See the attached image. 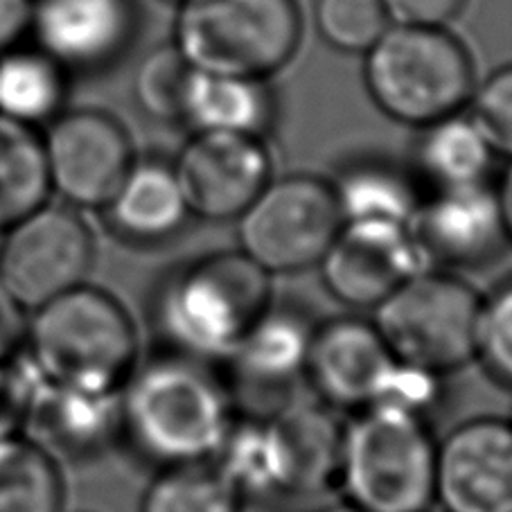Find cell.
<instances>
[{
	"mask_svg": "<svg viewBox=\"0 0 512 512\" xmlns=\"http://www.w3.org/2000/svg\"><path fill=\"white\" fill-rule=\"evenodd\" d=\"M343 222H388L411 226L425 194L413 176L386 158H357L330 181Z\"/></svg>",
	"mask_w": 512,
	"mask_h": 512,
	"instance_id": "603a6c76",
	"label": "cell"
},
{
	"mask_svg": "<svg viewBox=\"0 0 512 512\" xmlns=\"http://www.w3.org/2000/svg\"><path fill=\"white\" fill-rule=\"evenodd\" d=\"M434 501L443 512H512V420H463L436 445Z\"/></svg>",
	"mask_w": 512,
	"mask_h": 512,
	"instance_id": "5bb4252c",
	"label": "cell"
},
{
	"mask_svg": "<svg viewBox=\"0 0 512 512\" xmlns=\"http://www.w3.org/2000/svg\"><path fill=\"white\" fill-rule=\"evenodd\" d=\"M397 359L375 323L364 316H334L314 328L305 384L314 400L355 413L375 404Z\"/></svg>",
	"mask_w": 512,
	"mask_h": 512,
	"instance_id": "9a60e30c",
	"label": "cell"
},
{
	"mask_svg": "<svg viewBox=\"0 0 512 512\" xmlns=\"http://www.w3.org/2000/svg\"><path fill=\"white\" fill-rule=\"evenodd\" d=\"M465 111L488 140L492 152L512 161V64L476 82Z\"/></svg>",
	"mask_w": 512,
	"mask_h": 512,
	"instance_id": "4dcf8cb0",
	"label": "cell"
},
{
	"mask_svg": "<svg viewBox=\"0 0 512 512\" xmlns=\"http://www.w3.org/2000/svg\"><path fill=\"white\" fill-rule=\"evenodd\" d=\"M136 32V0H37L30 41L70 75H95L127 55Z\"/></svg>",
	"mask_w": 512,
	"mask_h": 512,
	"instance_id": "e0dca14e",
	"label": "cell"
},
{
	"mask_svg": "<svg viewBox=\"0 0 512 512\" xmlns=\"http://www.w3.org/2000/svg\"><path fill=\"white\" fill-rule=\"evenodd\" d=\"M497 154L467 111L422 127L413 147L411 172L431 190L490 183Z\"/></svg>",
	"mask_w": 512,
	"mask_h": 512,
	"instance_id": "7402d4cb",
	"label": "cell"
},
{
	"mask_svg": "<svg viewBox=\"0 0 512 512\" xmlns=\"http://www.w3.org/2000/svg\"><path fill=\"white\" fill-rule=\"evenodd\" d=\"M316 512H361V510L350 506V503H346V501H341V503H332V506H323Z\"/></svg>",
	"mask_w": 512,
	"mask_h": 512,
	"instance_id": "8d00e7d4",
	"label": "cell"
},
{
	"mask_svg": "<svg viewBox=\"0 0 512 512\" xmlns=\"http://www.w3.org/2000/svg\"><path fill=\"white\" fill-rule=\"evenodd\" d=\"M510 420H512V418H510Z\"/></svg>",
	"mask_w": 512,
	"mask_h": 512,
	"instance_id": "74e56055",
	"label": "cell"
},
{
	"mask_svg": "<svg viewBox=\"0 0 512 512\" xmlns=\"http://www.w3.org/2000/svg\"><path fill=\"white\" fill-rule=\"evenodd\" d=\"M107 233L131 249H161L194 222L172 161L136 156L102 210Z\"/></svg>",
	"mask_w": 512,
	"mask_h": 512,
	"instance_id": "ffe728a7",
	"label": "cell"
},
{
	"mask_svg": "<svg viewBox=\"0 0 512 512\" xmlns=\"http://www.w3.org/2000/svg\"><path fill=\"white\" fill-rule=\"evenodd\" d=\"M364 84L386 118L422 129L467 109L476 66L449 28L391 23L364 52Z\"/></svg>",
	"mask_w": 512,
	"mask_h": 512,
	"instance_id": "5b68a950",
	"label": "cell"
},
{
	"mask_svg": "<svg viewBox=\"0 0 512 512\" xmlns=\"http://www.w3.org/2000/svg\"><path fill=\"white\" fill-rule=\"evenodd\" d=\"M316 323L303 305L273 298L233 355L219 366L237 411L269 416L294 400L296 388L305 384Z\"/></svg>",
	"mask_w": 512,
	"mask_h": 512,
	"instance_id": "8fae6325",
	"label": "cell"
},
{
	"mask_svg": "<svg viewBox=\"0 0 512 512\" xmlns=\"http://www.w3.org/2000/svg\"><path fill=\"white\" fill-rule=\"evenodd\" d=\"M479 312V289L431 267L393 291L370 321L397 361L447 377L474 364Z\"/></svg>",
	"mask_w": 512,
	"mask_h": 512,
	"instance_id": "52a82bcc",
	"label": "cell"
},
{
	"mask_svg": "<svg viewBox=\"0 0 512 512\" xmlns=\"http://www.w3.org/2000/svg\"><path fill=\"white\" fill-rule=\"evenodd\" d=\"M50 199L41 129L0 116V233Z\"/></svg>",
	"mask_w": 512,
	"mask_h": 512,
	"instance_id": "d4e9b609",
	"label": "cell"
},
{
	"mask_svg": "<svg viewBox=\"0 0 512 512\" xmlns=\"http://www.w3.org/2000/svg\"><path fill=\"white\" fill-rule=\"evenodd\" d=\"M494 192H497L503 231H506L508 244L512 246V161H508V167L503 170L499 183L494 185Z\"/></svg>",
	"mask_w": 512,
	"mask_h": 512,
	"instance_id": "d590c367",
	"label": "cell"
},
{
	"mask_svg": "<svg viewBox=\"0 0 512 512\" xmlns=\"http://www.w3.org/2000/svg\"><path fill=\"white\" fill-rule=\"evenodd\" d=\"M382 3L393 23L449 28V23L463 14L470 0H382Z\"/></svg>",
	"mask_w": 512,
	"mask_h": 512,
	"instance_id": "d6a6232c",
	"label": "cell"
},
{
	"mask_svg": "<svg viewBox=\"0 0 512 512\" xmlns=\"http://www.w3.org/2000/svg\"><path fill=\"white\" fill-rule=\"evenodd\" d=\"M278 120L269 79L194 70L183 95L181 122L192 134L267 138Z\"/></svg>",
	"mask_w": 512,
	"mask_h": 512,
	"instance_id": "44dd1931",
	"label": "cell"
},
{
	"mask_svg": "<svg viewBox=\"0 0 512 512\" xmlns=\"http://www.w3.org/2000/svg\"><path fill=\"white\" fill-rule=\"evenodd\" d=\"M411 233L429 267L454 273L481 269L510 246L492 183L431 190L420 201Z\"/></svg>",
	"mask_w": 512,
	"mask_h": 512,
	"instance_id": "2e32d148",
	"label": "cell"
},
{
	"mask_svg": "<svg viewBox=\"0 0 512 512\" xmlns=\"http://www.w3.org/2000/svg\"><path fill=\"white\" fill-rule=\"evenodd\" d=\"M314 23L330 48L364 55L393 21L382 0H316Z\"/></svg>",
	"mask_w": 512,
	"mask_h": 512,
	"instance_id": "f1b7e54d",
	"label": "cell"
},
{
	"mask_svg": "<svg viewBox=\"0 0 512 512\" xmlns=\"http://www.w3.org/2000/svg\"><path fill=\"white\" fill-rule=\"evenodd\" d=\"M431 269L411 226L343 222L319 262L328 294L350 312H373L406 280Z\"/></svg>",
	"mask_w": 512,
	"mask_h": 512,
	"instance_id": "7c38bea8",
	"label": "cell"
},
{
	"mask_svg": "<svg viewBox=\"0 0 512 512\" xmlns=\"http://www.w3.org/2000/svg\"><path fill=\"white\" fill-rule=\"evenodd\" d=\"M37 375L28 361L0 364V440L23 434Z\"/></svg>",
	"mask_w": 512,
	"mask_h": 512,
	"instance_id": "1f68e13d",
	"label": "cell"
},
{
	"mask_svg": "<svg viewBox=\"0 0 512 512\" xmlns=\"http://www.w3.org/2000/svg\"><path fill=\"white\" fill-rule=\"evenodd\" d=\"M37 0H0V55L28 43Z\"/></svg>",
	"mask_w": 512,
	"mask_h": 512,
	"instance_id": "e575fe53",
	"label": "cell"
},
{
	"mask_svg": "<svg viewBox=\"0 0 512 512\" xmlns=\"http://www.w3.org/2000/svg\"><path fill=\"white\" fill-rule=\"evenodd\" d=\"M0 235V285L28 312L91 276L95 235L82 210L48 201Z\"/></svg>",
	"mask_w": 512,
	"mask_h": 512,
	"instance_id": "9c48e42d",
	"label": "cell"
},
{
	"mask_svg": "<svg viewBox=\"0 0 512 512\" xmlns=\"http://www.w3.org/2000/svg\"><path fill=\"white\" fill-rule=\"evenodd\" d=\"M61 465L25 436L0 440V512H64Z\"/></svg>",
	"mask_w": 512,
	"mask_h": 512,
	"instance_id": "484cf974",
	"label": "cell"
},
{
	"mask_svg": "<svg viewBox=\"0 0 512 512\" xmlns=\"http://www.w3.org/2000/svg\"><path fill=\"white\" fill-rule=\"evenodd\" d=\"M244 501L213 463L158 470L138 512H242Z\"/></svg>",
	"mask_w": 512,
	"mask_h": 512,
	"instance_id": "4316f807",
	"label": "cell"
},
{
	"mask_svg": "<svg viewBox=\"0 0 512 512\" xmlns=\"http://www.w3.org/2000/svg\"><path fill=\"white\" fill-rule=\"evenodd\" d=\"M235 224L237 249L273 278L319 267L343 217L328 179L287 174L271 179Z\"/></svg>",
	"mask_w": 512,
	"mask_h": 512,
	"instance_id": "ba28073f",
	"label": "cell"
},
{
	"mask_svg": "<svg viewBox=\"0 0 512 512\" xmlns=\"http://www.w3.org/2000/svg\"><path fill=\"white\" fill-rule=\"evenodd\" d=\"M273 298V278L240 249L210 251L156 276L145 316L156 348L219 368Z\"/></svg>",
	"mask_w": 512,
	"mask_h": 512,
	"instance_id": "7a4b0ae2",
	"label": "cell"
},
{
	"mask_svg": "<svg viewBox=\"0 0 512 512\" xmlns=\"http://www.w3.org/2000/svg\"><path fill=\"white\" fill-rule=\"evenodd\" d=\"M282 503L314 501L337 490L343 422L319 400H294L269 416Z\"/></svg>",
	"mask_w": 512,
	"mask_h": 512,
	"instance_id": "ac0fdd59",
	"label": "cell"
},
{
	"mask_svg": "<svg viewBox=\"0 0 512 512\" xmlns=\"http://www.w3.org/2000/svg\"><path fill=\"white\" fill-rule=\"evenodd\" d=\"M436 445L431 420L370 404L343 422L337 490L361 512H429Z\"/></svg>",
	"mask_w": 512,
	"mask_h": 512,
	"instance_id": "277c9868",
	"label": "cell"
},
{
	"mask_svg": "<svg viewBox=\"0 0 512 512\" xmlns=\"http://www.w3.org/2000/svg\"><path fill=\"white\" fill-rule=\"evenodd\" d=\"M190 73L192 66L174 43L147 52L134 77V97L140 111L158 122H181Z\"/></svg>",
	"mask_w": 512,
	"mask_h": 512,
	"instance_id": "83f0119b",
	"label": "cell"
},
{
	"mask_svg": "<svg viewBox=\"0 0 512 512\" xmlns=\"http://www.w3.org/2000/svg\"><path fill=\"white\" fill-rule=\"evenodd\" d=\"M30 312L0 285V364L23 359Z\"/></svg>",
	"mask_w": 512,
	"mask_h": 512,
	"instance_id": "836d02e7",
	"label": "cell"
},
{
	"mask_svg": "<svg viewBox=\"0 0 512 512\" xmlns=\"http://www.w3.org/2000/svg\"><path fill=\"white\" fill-rule=\"evenodd\" d=\"M303 34L298 0H179L172 43L194 70L269 79Z\"/></svg>",
	"mask_w": 512,
	"mask_h": 512,
	"instance_id": "8992f818",
	"label": "cell"
},
{
	"mask_svg": "<svg viewBox=\"0 0 512 512\" xmlns=\"http://www.w3.org/2000/svg\"><path fill=\"white\" fill-rule=\"evenodd\" d=\"M474 361L494 384L512 391V273L481 294Z\"/></svg>",
	"mask_w": 512,
	"mask_h": 512,
	"instance_id": "f546056e",
	"label": "cell"
},
{
	"mask_svg": "<svg viewBox=\"0 0 512 512\" xmlns=\"http://www.w3.org/2000/svg\"><path fill=\"white\" fill-rule=\"evenodd\" d=\"M194 222H237L273 179L267 138L192 134L172 161Z\"/></svg>",
	"mask_w": 512,
	"mask_h": 512,
	"instance_id": "4fadbf2b",
	"label": "cell"
},
{
	"mask_svg": "<svg viewBox=\"0 0 512 512\" xmlns=\"http://www.w3.org/2000/svg\"><path fill=\"white\" fill-rule=\"evenodd\" d=\"M73 75L32 41L0 55V116L43 129L68 109Z\"/></svg>",
	"mask_w": 512,
	"mask_h": 512,
	"instance_id": "cb8c5ba5",
	"label": "cell"
},
{
	"mask_svg": "<svg viewBox=\"0 0 512 512\" xmlns=\"http://www.w3.org/2000/svg\"><path fill=\"white\" fill-rule=\"evenodd\" d=\"M118 395H95L37 377L23 434L61 465L95 461L118 447Z\"/></svg>",
	"mask_w": 512,
	"mask_h": 512,
	"instance_id": "d6986e66",
	"label": "cell"
},
{
	"mask_svg": "<svg viewBox=\"0 0 512 512\" xmlns=\"http://www.w3.org/2000/svg\"><path fill=\"white\" fill-rule=\"evenodd\" d=\"M50 190L70 208L102 210L136 161L127 127L104 109H66L41 129Z\"/></svg>",
	"mask_w": 512,
	"mask_h": 512,
	"instance_id": "30bf717a",
	"label": "cell"
},
{
	"mask_svg": "<svg viewBox=\"0 0 512 512\" xmlns=\"http://www.w3.org/2000/svg\"><path fill=\"white\" fill-rule=\"evenodd\" d=\"M140 357L134 316L107 289L86 282L30 312L23 359L43 382L120 393Z\"/></svg>",
	"mask_w": 512,
	"mask_h": 512,
	"instance_id": "3957f363",
	"label": "cell"
},
{
	"mask_svg": "<svg viewBox=\"0 0 512 512\" xmlns=\"http://www.w3.org/2000/svg\"><path fill=\"white\" fill-rule=\"evenodd\" d=\"M118 411V447L156 472L213 463L240 416L217 366L161 348L131 370Z\"/></svg>",
	"mask_w": 512,
	"mask_h": 512,
	"instance_id": "6da1fadb",
	"label": "cell"
}]
</instances>
